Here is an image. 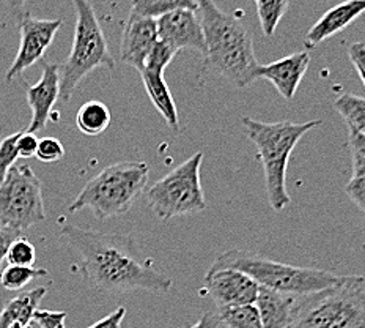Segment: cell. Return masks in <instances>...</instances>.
<instances>
[{"instance_id": "1", "label": "cell", "mask_w": 365, "mask_h": 328, "mask_svg": "<svg viewBox=\"0 0 365 328\" xmlns=\"http://www.w3.org/2000/svg\"><path fill=\"white\" fill-rule=\"evenodd\" d=\"M62 235L79 254L78 269L83 279L96 291L165 294L173 286L169 277L159 273L150 259L140 254L131 235L87 231L78 226L63 227Z\"/></svg>"}, {"instance_id": "2", "label": "cell", "mask_w": 365, "mask_h": 328, "mask_svg": "<svg viewBox=\"0 0 365 328\" xmlns=\"http://www.w3.org/2000/svg\"><path fill=\"white\" fill-rule=\"evenodd\" d=\"M197 14L205 36V66L222 76L238 89L258 79V62L254 40L245 22L225 13L215 0H197Z\"/></svg>"}, {"instance_id": "3", "label": "cell", "mask_w": 365, "mask_h": 328, "mask_svg": "<svg viewBox=\"0 0 365 328\" xmlns=\"http://www.w3.org/2000/svg\"><path fill=\"white\" fill-rule=\"evenodd\" d=\"M242 126L258 151L264 174V185L268 202L274 212H282L292 197L287 192V167L292 151L310 129L323 124L322 120H310L304 124L294 121H258L242 117Z\"/></svg>"}, {"instance_id": "4", "label": "cell", "mask_w": 365, "mask_h": 328, "mask_svg": "<svg viewBox=\"0 0 365 328\" xmlns=\"http://www.w3.org/2000/svg\"><path fill=\"white\" fill-rule=\"evenodd\" d=\"M225 269L247 274L260 287L290 295H307L323 291L336 286L340 279V277L331 272L282 264L246 249L225 251L215 259L208 272Z\"/></svg>"}, {"instance_id": "5", "label": "cell", "mask_w": 365, "mask_h": 328, "mask_svg": "<svg viewBox=\"0 0 365 328\" xmlns=\"http://www.w3.org/2000/svg\"><path fill=\"white\" fill-rule=\"evenodd\" d=\"M148 177L150 166L145 161L110 164L86 183L68 212L90 209L93 217L101 221L125 215L147 188Z\"/></svg>"}, {"instance_id": "6", "label": "cell", "mask_w": 365, "mask_h": 328, "mask_svg": "<svg viewBox=\"0 0 365 328\" xmlns=\"http://www.w3.org/2000/svg\"><path fill=\"white\" fill-rule=\"evenodd\" d=\"M76 11L74 38L66 62L60 66V96L70 101L76 89L96 68H115L108 40L90 0H73Z\"/></svg>"}, {"instance_id": "7", "label": "cell", "mask_w": 365, "mask_h": 328, "mask_svg": "<svg viewBox=\"0 0 365 328\" xmlns=\"http://www.w3.org/2000/svg\"><path fill=\"white\" fill-rule=\"evenodd\" d=\"M203 158V151H197L145 189L148 207L156 218L169 221L207 209L200 182Z\"/></svg>"}, {"instance_id": "8", "label": "cell", "mask_w": 365, "mask_h": 328, "mask_svg": "<svg viewBox=\"0 0 365 328\" xmlns=\"http://www.w3.org/2000/svg\"><path fill=\"white\" fill-rule=\"evenodd\" d=\"M46 218L41 182L27 164H14L0 183V226L22 232Z\"/></svg>"}, {"instance_id": "9", "label": "cell", "mask_w": 365, "mask_h": 328, "mask_svg": "<svg viewBox=\"0 0 365 328\" xmlns=\"http://www.w3.org/2000/svg\"><path fill=\"white\" fill-rule=\"evenodd\" d=\"M62 24V19H38L26 13L21 19V44L18 54L6 71L5 79L10 82L27 68L40 62Z\"/></svg>"}, {"instance_id": "10", "label": "cell", "mask_w": 365, "mask_h": 328, "mask_svg": "<svg viewBox=\"0 0 365 328\" xmlns=\"http://www.w3.org/2000/svg\"><path fill=\"white\" fill-rule=\"evenodd\" d=\"M258 286L252 278L238 270H217L205 274V292L215 300L219 311L254 304Z\"/></svg>"}, {"instance_id": "11", "label": "cell", "mask_w": 365, "mask_h": 328, "mask_svg": "<svg viewBox=\"0 0 365 328\" xmlns=\"http://www.w3.org/2000/svg\"><path fill=\"white\" fill-rule=\"evenodd\" d=\"M158 40L173 51L194 49L205 56V36L199 14L194 10H177L156 19Z\"/></svg>"}, {"instance_id": "12", "label": "cell", "mask_w": 365, "mask_h": 328, "mask_svg": "<svg viewBox=\"0 0 365 328\" xmlns=\"http://www.w3.org/2000/svg\"><path fill=\"white\" fill-rule=\"evenodd\" d=\"M158 43L156 19L139 18L129 14L121 34L120 60L121 64L133 66L134 70L142 71L145 66L151 49Z\"/></svg>"}, {"instance_id": "13", "label": "cell", "mask_w": 365, "mask_h": 328, "mask_svg": "<svg viewBox=\"0 0 365 328\" xmlns=\"http://www.w3.org/2000/svg\"><path fill=\"white\" fill-rule=\"evenodd\" d=\"M60 96V65L43 64L41 78L35 86H27V103L32 109V120L26 131L38 133L46 128Z\"/></svg>"}, {"instance_id": "14", "label": "cell", "mask_w": 365, "mask_h": 328, "mask_svg": "<svg viewBox=\"0 0 365 328\" xmlns=\"http://www.w3.org/2000/svg\"><path fill=\"white\" fill-rule=\"evenodd\" d=\"M310 65L309 51L294 52L292 56L279 59L276 62L268 65H260L258 70V79L269 81L279 95L287 101H292L296 91L299 89V84L306 74Z\"/></svg>"}, {"instance_id": "15", "label": "cell", "mask_w": 365, "mask_h": 328, "mask_svg": "<svg viewBox=\"0 0 365 328\" xmlns=\"http://www.w3.org/2000/svg\"><path fill=\"white\" fill-rule=\"evenodd\" d=\"M365 13V0H345L332 6L319 18L304 38L306 49H314L318 44L329 40L331 36L345 30L349 24Z\"/></svg>"}, {"instance_id": "16", "label": "cell", "mask_w": 365, "mask_h": 328, "mask_svg": "<svg viewBox=\"0 0 365 328\" xmlns=\"http://www.w3.org/2000/svg\"><path fill=\"white\" fill-rule=\"evenodd\" d=\"M298 297L299 295L258 287V295L254 304L260 312L263 328H288Z\"/></svg>"}, {"instance_id": "17", "label": "cell", "mask_w": 365, "mask_h": 328, "mask_svg": "<svg viewBox=\"0 0 365 328\" xmlns=\"http://www.w3.org/2000/svg\"><path fill=\"white\" fill-rule=\"evenodd\" d=\"M139 73L142 76L143 87H145V91L151 103H153L155 108L161 114L165 124L169 125L173 131H177L180 126L178 111L172 96V91L164 79V73L147 70V68H143Z\"/></svg>"}, {"instance_id": "18", "label": "cell", "mask_w": 365, "mask_h": 328, "mask_svg": "<svg viewBox=\"0 0 365 328\" xmlns=\"http://www.w3.org/2000/svg\"><path fill=\"white\" fill-rule=\"evenodd\" d=\"M46 292H48V287L41 286L32 289V291L21 292L11 299L0 311V328H10L14 322L30 327L34 312L38 309V304L44 299Z\"/></svg>"}, {"instance_id": "19", "label": "cell", "mask_w": 365, "mask_h": 328, "mask_svg": "<svg viewBox=\"0 0 365 328\" xmlns=\"http://www.w3.org/2000/svg\"><path fill=\"white\" fill-rule=\"evenodd\" d=\"M112 116L108 106L101 101H87L76 114V126L87 136H100L109 128Z\"/></svg>"}, {"instance_id": "20", "label": "cell", "mask_w": 365, "mask_h": 328, "mask_svg": "<svg viewBox=\"0 0 365 328\" xmlns=\"http://www.w3.org/2000/svg\"><path fill=\"white\" fill-rule=\"evenodd\" d=\"M177 10L197 11V0H131V13L139 18L159 19Z\"/></svg>"}, {"instance_id": "21", "label": "cell", "mask_w": 365, "mask_h": 328, "mask_svg": "<svg viewBox=\"0 0 365 328\" xmlns=\"http://www.w3.org/2000/svg\"><path fill=\"white\" fill-rule=\"evenodd\" d=\"M334 108L344 117L349 131L365 134V98L345 94L334 101Z\"/></svg>"}, {"instance_id": "22", "label": "cell", "mask_w": 365, "mask_h": 328, "mask_svg": "<svg viewBox=\"0 0 365 328\" xmlns=\"http://www.w3.org/2000/svg\"><path fill=\"white\" fill-rule=\"evenodd\" d=\"M257 6V16L264 36L271 38L276 34L280 19L288 10L290 0H254Z\"/></svg>"}, {"instance_id": "23", "label": "cell", "mask_w": 365, "mask_h": 328, "mask_svg": "<svg viewBox=\"0 0 365 328\" xmlns=\"http://www.w3.org/2000/svg\"><path fill=\"white\" fill-rule=\"evenodd\" d=\"M48 277V270L24 265H6L0 272V286L5 291H21L36 278Z\"/></svg>"}, {"instance_id": "24", "label": "cell", "mask_w": 365, "mask_h": 328, "mask_svg": "<svg viewBox=\"0 0 365 328\" xmlns=\"http://www.w3.org/2000/svg\"><path fill=\"white\" fill-rule=\"evenodd\" d=\"M219 322L227 328H263L260 312L255 304L224 309L217 312Z\"/></svg>"}, {"instance_id": "25", "label": "cell", "mask_w": 365, "mask_h": 328, "mask_svg": "<svg viewBox=\"0 0 365 328\" xmlns=\"http://www.w3.org/2000/svg\"><path fill=\"white\" fill-rule=\"evenodd\" d=\"M5 261L10 265L34 267L36 262V249L32 243L29 242L27 237L21 235V237L10 243L9 249H6Z\"/></svg>"}, {"instance_id": "26", "label": "cell", "mask_w": 365, "mask_h": 328, "mask_svg": "<svg viewBox=\"0 0 365 328\" xmlns=\"http://www.w3.org/2000/svg\"><path fill=\"white\" fill-rule=\"evenodd\" d=\"M348 147L351 155L353 177L365 175V134L357 131H349Z\"/></svg>"}, {"instance_id": "27", "label": "cell", "mask_w": 365, "mask_h": 328, "mask_svg": "<svg viewBox=\"0 0 365 328\" xmlns=\"http://www.w3.org/2000/svg\"><path fill=\"white\" fill-rule=\"evenodd\" d=\"M19 134L21 131L13 133L10 136H6L5 139H2V142H0V183L4 182L6 174H9V171L14 164H16V159L19 158L18 149H16Z\"/></svg>"}, {"instance_id": "28", "label": "cell", "mask_w": 365, "mask_h": 328, "mask_svg": "<svg viewBox=\"0 0 365 328\" xmlns=\"http://www.w3.org/2000/svg\"><path fill=\"white\" fill-rule=\"evenodd\" d=\"M178 52L173 51L170 46H167L165 43L159 41L155 44V48L151 49L150 56L147 59L145 62V66L147 70H153V71H159V73H164V70L167 66H169V64L173 60V57L177 56Z\"/></svg>"}, {"instance_id": "29", "label": "cell", "mask_w": 365, "mask_h": 328, "mask_svg": "<svg viewBox=\"0 0 365 328\" xmlns=\"http://www.w3.org/2000/svg\"><path fill=\"white\" fill-rule=\"evenodd\" d=\"M35 156L40 159L41 163H57L65 156L63 144L60 142L57 137H43V139L38 141Z\"/></svg>"}, {"instance_id": "30", "label": "cell", "mask_w": 365, "mask_h": 328, "mask_svg": "<svg viewBox=\"0 0 365 328\" xmlns=\"http://www.w3.org/2000/svg\"><path fill=\"white\" fill-rule=\"evenodd\" d=\"M65 311H49V309H36L32 316L30 325H36L38 328H65Z\"/></svg>"}, {"instance_id": "31", "label": "cell", "mask_w": 365, "mask_h": 328, "mask_svg": "<svg viewBox=\"0 0 365 328\" xmlns=\"http://www.w3.org/2000/svg\"><path fill=\"white\" fill-rule=\"evenodd\" d=\"M345 193L356 207L365 213V175L349 180L345 187Z\"/></svg>"}, {"instance_id": "32", "label": "cell", "mask_w": 365, "mask_h": 328, "mask_svg": "<svg viewBox=\"0 0 365 328\" xmlns=\"http://www.w3.org/2000/svg\"><path fill=\"white\" fill-rule=\"evenodd\" d=\"M38 137L35 133H29V131H21L18 142H16V149H18V155L19 158H32L36 154V147H38Z\"/></svg>"}, {"instance_id": "33", "label": "cell", "mask_w": 365, "mask_h": 328, "mask_svg": "<svg viewBox=\"0 0 365 328\" xmlns=\"http://www.w3.org/2000/svg\"><path fill=\"white\" fill-rule=\"evenodd\" d=\"M348 57L365 86V43H353L349 46Z\"/></svg>"}, {"instance_id": "34", "label": "cell", "mask_w": 365, "mask_h": 328, "mask_svg": "<svg viewBox=\"0 0 365 328\" xmlns=\"http://www.w3.org/2000/svg\"><path fill=\"white\" fill-rule=\"evenodd\" d=\"M125 316H126V308L118 307L117 309H113L110 314L103 317L101 320H98L96 324L90 325L88 328H120Z\"/></svg>"}, {"instance_id": "35", "label": "cell", "mask_w": 365, "mask_h": 328, "mask_svg": "<svg viewBox=\"0 0 365 328\" xmlns=\"http://www.w3.org/2000/svg\"><path fill=\"white\" fill-rule=\"evenodd\" d=\"M22 232L18 231H13L10 227H5V226H0V272L4 270V261L6 257V249H9L10 243L13 240H16L18 237H21Z\"/></svg>"}, {"instance_id": "36", "label": "cell", "mask_w": 365, "mask_h": 328, "mask_svg": "<svg viewBox=\"0 0 365 328\" xmlns=\"http://www.w3.org/2000/svg\"><path fill=\"white\" fill-rule=\"evenodd\" d=\"M219 325L220 322L217 314H215V312H205V314L189 328H217Z\"/></svg>"}, {"instance_id": "37", "label": "cell", "mask_w": 365, "mask_h": 328, "mask_svg": "<svg viewBox=\"0 0 365 328\" xmlns=\"http://www.w3.org/2000/svg\"><path fill=\"white\" fill-rule=\"evenodd\" d=\"M4 2L6 4V6H9L11 11L19 14V13H22V9H24L27 0H4Z\"/></svg>"}, {"instance_id": "38", "label": "cell", "mask_w": 365, "mask_h": 328, "mask_svg": "<svg viewBox=\"0 0 365 328\" xmlns=\"http://www.w3.org/2000/svg\"><path fill=\"white\" fill-rule=\"evenodd\" d=\"M10 328H29L27 325H24V324H19V322H14Z\"/></svg>"}, {"instance_id": "39", "label": "cell", "mask_w": 365, "mask_h": 328, "mask_svg": "<svg viewBox=\"0 0 365 328\" xmlns=\"http://www.w3.org/2000/svg\"><path fill=\"white\" fill-rule=\"evenodd\" d=\"M0 136H2V131H0Z\"/></svg>"}]
</instances>
